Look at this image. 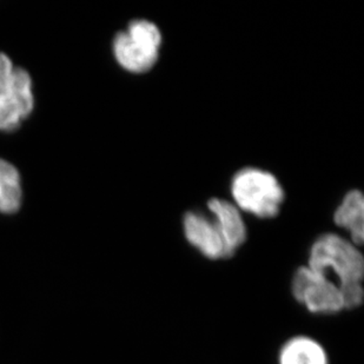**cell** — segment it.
I'll list each match as a JSON object with an SVG mask.
<instances>
[{"label": "cell", "mask_w": 364, "mask_h": 364, "mask_svg": "<svg viewBox=\"0 0 364 364\" xmlns=\"http://www.w3.org/2000/svg\"><path fill=\"white\" fill-rule=\"evenodd\" d=\"M186 241L196 247L204 257L218 261L231 257L223 236L213 218L198 213H188L183 220Z\"/></svg>", "instance_id": "obj_6"}, {"label": "cell", "mask_w": 364, "mask_h": 364, "mask_svg": "<svg viewBox=\"0 0 364 364\" xmlns=\"http://www.w3.org/2000/svg\"><path fill=\"white\" fill-rule=\"evenodd\" d=\"M333 220L338 227L344 228L350 234V242L361 247L364 240V200L358 190H351L337 208Z\"/></svg>", "instance_id": "obj_9"}, {"label": "cell", "mask_w": 364, "mask_h": 364, "mask_svg": "<svg viewBox=\"0 0 364 364\" xmlns=\"http://www.w3.org/2000/svg\"><path fill=\"white\" fill-rule=\"evenodd\" d=\"M213 220L220 229L231 256L247 240V228L237 208L228 200L213 198L208 203Z\"/></svg>", "instance_id": "obj_7"}, {"label": "cell", "mask_w": 364, "mask_h": 364, "mask_svg": "<svg viewBox=\"0 0 364 364\" xmlns=\"http://www.w3.org/2000/svg\"><path fill=\"white\" fill-rule=\"evenodd\" d=\"M23 184L18 168L0 159V213L11 215L21 209Z\"/></svg>", "instance_id": "obj_10"}, {"label": "cell", "mask_w": 364, "mask_h": 364, "mask_svg": "<svg viewBox=\"0 0 364 364\" xmlns=\"http://www.w3.org/2000/svg\"><path fill=\"white\" fill-rule=\"evenodd\" d=\"M231 193L235 202L259 218H272L279 213L284 191L275 176L259 168H242L234 176Z\"/></svg>", "instance_id": "obj_2"}, {"label": "cell", "mask_w": 364, "mask_h": 364, "mask_svg": "<svg viewBox=\"0 0 364 364\" xmlns=\"http://www.w3.org/2000/svg\"><path fill=\"white\" fill-rule=\"evenodd\" d=\"M290 290L296 302L316 316L336 315L344 310L338 284L306 265L294 272Z\"/></svg>", "instance_id": "obj_4"}, {"label": "cell", "mask_w": 364, "mask_h": 364, "mask_svg": "<svg viewBox=\"0 0 364 364\" xmlns=\"http://www.w3.org/2000/svg\"><path fill=\"white\" fill-rule=\"evenodd\" d=\"M35 109L33 82L26 70L17 66L6 85L0 87V131L12 132Z\"/></svg>", "instance_id": "obj_5"}, {"label": "cell", "mask_w": 364, "mask_h": 364, "mask_svg": "<svg viewBox=\"0 0 364 364\" xmlns=\"http://www.w3.org/2000/svg\"><path fill=\"white\" fill-rule=\"evenodd\" d=\"M162 35L157 25L146 19H134L127 31L114 36V58L123 69L134 73H146L159 59Z\"/></svg>", "instance_id": "obj_3"}, {"label": "cell", "mask_w": 364, "mask_h": 364, "mask_svg": "<svg viewBox=\"0 0 364 364\" xmlns=\"http://www.w3.org/2000/svg\"><path fill=\"white\" fill-rule=\"evenodd\" d=\"M16 68L17 66H14L10 57L3 52H0V87H3L10 82L14 71H16Z\"/></svg>", "instance_id": "obj_12"}, {"label": "cell", "mask_w": 364, "mask_h": 364, "mask_svg": "<svg viewBox=\"0 0 364 364\" xmlns=\"http://www.w3.org/2000/svg\"><path fill=\"white\" fill-rule=\"evenodd\" d=\"M306 267L338 285L363 281V255L355 244L336 234L322 235L314 242Z\"/></svg>", "instance_id": "obj_1"}, {"label": "cell", "mask_w": 364, "mask_h": 364, "mask_svg": "<svg viewBox=\"0 0 364 364\" xmlns=\"http://www.w3.org/2000/svg\"><path fill=\"white\" fill-rule=\"evenodd\" d=\"M279 364H330L329 354L320 341L308 335H296L279 348Z\"/></svg>", "instance_id": "obj_8"}, {"label": "cell", "mask_w": 364, "mask_h": 364, "mask_svg": "<svg viewBox=\"0 0 364 364\" xmlns=\"http://www.w3.org/2000/svg\"><path fill=\"white\" fill-rule=\"evenodd\" d=\"M340 287L344 310L356 309L361 306L364 299V290L362 283L338 285Z\"/></svg>", "instance_id": "obj_11"}]
</instances>
